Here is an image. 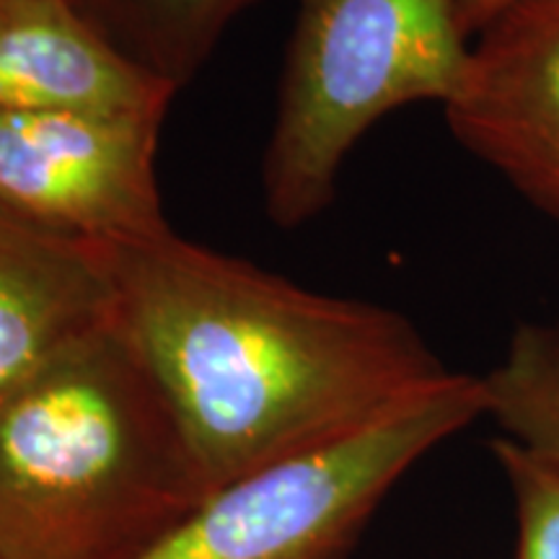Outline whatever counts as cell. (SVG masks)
<instances>
[{
	"instance_id": "6da1fadb",
	"label": "cell",
	"mask_w": 559,
	"mask_h": 559,
	"mask_svg": "<svg viewBox=\"0 0 559 559\" xmlns=\"http://www.w3.org/2000/svg\"><path fill=\"white\" fill-rule=\"evenodd\" d=\"M107 249L115 324L215 489L332 443L451 373L417 326L179 234Z\"/></svg>"
},
{
	"instance_id": "7a4b0ae2",
	"label": "cell",
	"mask_w": 559,
	"mask_h": 559,
	"mask_svg": "<svg viewBox=\"0 0 559 559\" xmlns=\"http://www.w3.org/2000/svg\"><path fill=\"white\" fill-rule=\"evenodd\" d=\"M210 495L115 319L0 400V559H143Z\"/></svg>"
},
{
	"instance_id": "3957f363",
	"label": "cell",
	"mask_w": 559,
	"mask_h": 559,
	"mask_svg": "<svg viewBox=\"0 0 559 559\" xmlns=\"http://www.w3.org/2000/svg\"><path fill=\"white\" fill-rule=\"evenodd\" d=\"M469 60L461 0H298L262 158L270 221L317 218L360 138L404 104L445 107Z\"/></svg>"
},
{
	"instance_id": "277c9868",
	"label": "cell",
	"mask_w": 559,
	"mask_h": 559,
	"mask_svg": "<svg viewBox=\"0 0 559 559\" xmlns=\"http://www.w3.org/2000/svg\"><path fill=\"white\" fill-rule=\"evenodd\" d=\"M479 417L481 376L451 370L362 428L215 489L143 559H347L391 487Z\"/></svg>"
},
{
	"instance_id": "5b68a950",
	"label": "cell",
	"mask_w": 559,
	"mask_h": 559,
	"mask_svg": "<svg viewBox=\"0 0 559 559\" xmlns=\"http://www.w3.org/2000/svg\"><path fill=\"white\" fill-rule=\"evenodd\" d=\"M164 120L0 111V202L73 239L120 247L169 234L158 187Z\"/></svg>"
},
{
	"instance_id": "8992f818",
	"label": "cell",
	"mask_w": 559,
	"mask_h": 559,
	"mask_svg": "<svg viewBox=\"0 0 559 559\" xmlns=\"http://www.w3.org/2000/svg\"><path fill=\"white\" fill-rule=\"evenodd\" d=\"M443 109L466 151L559 223V0H523L481 29Z\"/></svg>"
},
{
	"instance_id": "52a82bcc",
	"label": "cell",
	"mask_w": 559,
	"mask_h": 559,
	"mask_svg": "<svg viewBox=\"0 0 559 559\" xmlns=\"http://www.w3.org/2000/svg\"><path fill=\"white\" fill-rule=\"evenodd\" d=\"M177 94L124 58L73 0H0V111L164 120Z\"/></svg>"
},
{
	"instance_id": "ba28073f",
	"label": "cell",
	"mask_w": 559,
	"mask_h": 559,
	"mask_svg": "<svg viewBox=\"0 0 559 559\" xmlns=\"http://www.w3.org/2000/svg\"><path fill=\"white\" fill-rule=\"evenodd\" d=\"M111 319L107 249L0 202V400Z\"/></svg>"
},
{
	"instance_id": "9c48e42d",
	"label": "cell",
	"mask_w": 559,
	"mask_h": 559,
	"mask_svg": "<svg viewBox=\"0 0 559 559\" xmlns=\"http://www.w3.org/2000/svg\"><path fill=\"white\" fill-rule=\"evenodd\" d=\"M124 58L181 88L260 0H73Z\"/></svg>"
},
{
	"instance_id": "30bf717a",
	"label": "cell",
	"mask_w": 559,
	"mask_h": 559,
	"mask_svg": "<svg viewBox=\"0 0 559 559\" xmlns=\"http://www.w3.org/2000/svg\"><path fill=\"white\" fill-rule=\"evenodd\" d=\"M481 383L502 436L559 469V321L521 324Z\"/></svg>"
},
{
	"instance_id": "8fae6325",
	"label": "cell",
	"mask_w": 559,
	"mask_h": 559,
	"mask_svg": "<svg viewBox=\"0 0 559 559\" xmlns=\"http://www.w3.org/2000/svg\"><path fill=\"white\" fill-rule=\"evenodd\" d=\"M492 453L513 495L515 559H559V469L506 436L495 438Z\"/></svg>"
},
{
	"instance_id": "7c38bea8",
	"label": "cell",
	"mask_w": 559,
	"mask_h": 559,
	"mask_svg": "<svg viewBox=\"0 0 559 559\" xmlns=\"http://www.w3.org/2000/svg\"><path fill=\"white\" fill-rule=\"evenodd\" d=\"M519 3L523 0H461V26H464L466 37H477L495 19H500Z\"/></svg>"
}]
</instances>
